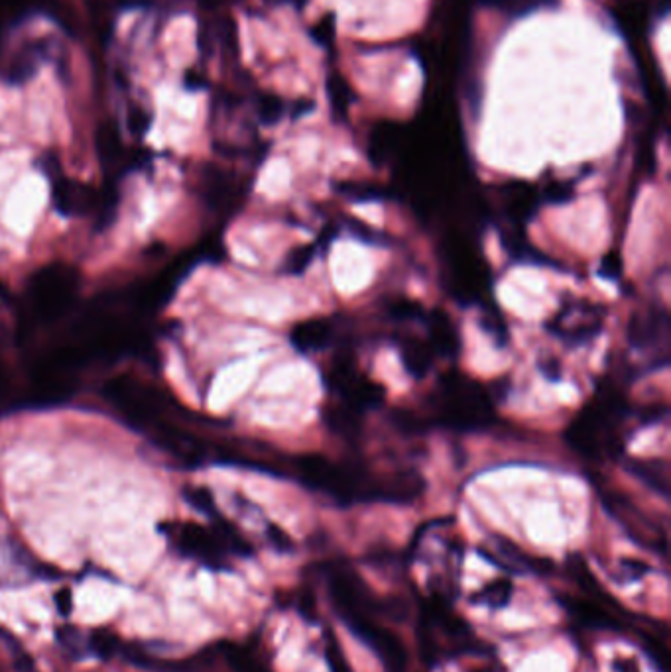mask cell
<instances>
[{
  "label": "cell",
  "instance_id": "1",
  "mask_svg": "<svg viewBox=\"0 0 671 672\" xmlns=\"http://www.w3.org/2000/svg\"><path fill=\"white\" fill-rule=\"evenodd\" d=\"M630 409L622 390L612 382H601L595 397L575 415L565 429V443L587 460H616L624 454V437L620 425Z\"/></svg>",
  "mask_w": 671,
  "mask_h": 672
},
{
  "label": "cell",
  "instance_id": "33",
  "mask_svg": "<svg viewBox=\"0 0 671 672\" xmlns=\"http://www.w3.org/2000/svg\"><path fill=\"white\" fill-rule=\"evenodd\" d=\"M323 655H325V663L329 667V672H353L343 649L337 643V637L333 635V631H325V645H323Z\"/></svg>",
  "mask_w": 671,
  "mask_h": 672
},
{
  "label": "cell",
  "instance_id": "13",
  "mask_svg": "<svg viewBox=\"0 0 671 672\" xmlns=\"http://www.w3.org/2000/svg\"><path fill=\"white\" fill-rule=\"evenodd\" d=\"M95 148H97L101 166L109 175H113V179L109 181H117V177L122 173L132 168H140L144 164V152H134V154L126 152L122 144L121 132L113 120H105L97 126Z\"/></svg>",
  "mask_w": 671,
  "mask_h": 672
},
{
  "label": "cell",
  "instance_id": "30",
  "mask_svg": "<svg viewBox=\"0 0 671 672\" xmlns=\"http://www.w3.org/2000/svg\"><path fill=\"white\" fill-rule=\"evenodd\" d=\"M321 250V246L315 242V244H305V246H298L294 250L288 252L286 260H284V266H282V272L286 276H302L305 270L311 266V262L315 260L317 252Z\"/></svg>",
  "mask_w": 671,
  "mask_h": 672
},
{
  "label": "cell",
  "instance_id": "15",
  "mask_svg": "<svg viewBox=\"0 0 671 672\" xmlns=\"http://www.w3.org/2000/svg\"><path fill=\"white\" fill-rule=\"evenodd\" d=\"M52 181V203L61 217H85L93 215L99 201V189L69 179L65 175H56Z\"/></svg>",
  "mask_w": 671,
  "mask_h": 672
},
{
  "label": "cell",
  "instance_id": "16",
  "mask_svg": "<svg viewBox=\"0 0 671 672\" xmlns=\"http://www.w3.org/2000/svg\"><path fill=\"white\" fill-rule=\"evenodd\" d=\"M670 336V315L662 307H650L648 311L636 313L628 325V340L634 348L648 350L662 346L668 350Z\"/></svg>",
  "mask_w": 671,
  "mask_h": 672
},
{
  "label": "cell",
  "instance_id": "26",
  "mask_svg": "<svg viewBox=\"0 0 671 672\" xmlns=\"http://www.w3.org/2000/svg\"><path fill=\"white\" fill-rule=\"evenodd\" d=\"M512 590H514V584L506 578H500V580L488 582L487 586H483L479 592H475L471 596V602L479 604V606H485L488 610H502L504 606H508V602L512 598Z\"/></svg>",
  "mask_w": 671,
  "mask_h": 672
},
{
  "label": "cell",
  "instance_id": "19",
  "mask_svg": "<svg viewBox=\"0 0 671 672\" xmlns=\"http://www.w3.org/2000/svg\"><path fill=\"white\" fill-rule=\"evenodd\" d=\"M424 321H426L427 336H429L427 344L431 346L433 354L441 358H457L461 340H459V331L455 323L451 321V317L441 309H433L431 313H427Z\"/></svg>",
  "mask_w": 671,
  "mask_h": 672
},
{
  "label": "cell",
  "instance_id": "11",
  "mask_svg": "<svg viewBox=\"0 0 671 672\" xmlns=\"http://www.w3.org/2000/svg\"><path fill=\"white\" fill-rule=\"evenodd\" d=\"M603 313V307L587 301L581 305H565L549 323L548 331L569 344H585L601 333Z\"/></svg>",
  "mask_w": 671,
  "mask_h": 672
},
{
  "label": "cell",
  "instance_id": "21",
  "mask_svg": "<svg viewBox=\"0 0 671 672\" xmlns=\"http://www.w3.org/2000/svg\"><path fill=\"white\" fill-rule=\"evenodd\" d=\"M624 468L652 492L670 498V468L664 460L654 458H626Z\"/></svg>",
  "mask_w": 671,
  "mask_h": 672
},
{
  "label": "cell",
  "instance_id": "24",
  "mask_svg": "<svg viewBox=\"0 0 671 672\" xmlns=\"http://www.w3.org/2000/svg\"><path fill=\"white\" fill-rule=\"evenodd\" d=\"M400 354H402L404 368H406V372H408L412 378H416V380H424L427 374L431 372L435 354H433L431 346H429L427 342H424V340H418V338H406V340L400 344Z\"/></svg>",
  "mask_w": 671,
  "mask_h": 672
},
{
  "label": "cell",
  "instance_id": "48",
  "mask_svg": "<svg viewBox=\"0 0 671 672\" xmlns=\"http://www.w3.org/2000/svg\"><path fill=\"white\" fill-rule=\"evenodd\" d=\"M2 384H4V376H2V366H0V390H2Z\"/></svg>",
  "mask_w": 671,
  "mask_h": 672
},
{
  "label": "cell",
  "instance_id": "43",
  "mask_svg": "<svg viewBox=\"0 0 671 672\" xmlns=\"http://www.w3.org/2000/svg\"><path fill=\"white\" fill-rule=\"evenodd\" d=\"M329 95H331V105L335 111L347 112V97H349V89L343 81H339V85H329Z\"/></svg>",
  "mask_w": 671,
  "mask_h": 672
},
{
  "label": "cell",
  "instance_id": "37",
  "mask_svg": "<svg viewBox=\"0 0 671 672\" xmlns=\"http://www.w3.org/2000/svg\"><path fill=\"white\" fill-rule=\"evenodd\" d=\"M392 421H394L396 429L400 433H406V435H420L426 429V423L416 413L406 411V409H396L394 415H392Z\"/></svg>",
  "mask_w": 671,
  "mask_h": 672
},
{
  "label": "cell",
  "instance_id": "35",
  "mask_svg": "<svg viewBox=\"0 0 671 672\" xmlns=\"http://www.w3.org/2000/svg\"><path fill=\"white\" fill-rule=\"evenodd\" d=\"M183 498H185L187 504L195 507L199 513L207 515L209 519L215 517V515H219L217 505H215V498H213V494L207 488H185L183 490Z\"/></svg>",
  "mask_w": 671,
  "mask_h": 672
},
{
  "label": "cell",
  "instance_id": "40",
  "mask_svg": "<svg viewBox=\"0 0 671 672\" xmlns=\"http://www.w3.org/2000/svg\"><path fill=\"white\" fill-rule=\"evenodd\" d=\"M622 270H624V264H622L620 254L616 250H610L609 254H605L603 260H601L599 276L610 281L620 280L622 278Z\"/></svg>",
  "mask_w": 671,
  "mask_h": 672
},
{
  "label": "cell",
  "instance_id": "10",
  "mask_svg": "<svg viewBox=\"0 0 671 672\" xmlns=\"http://www.w3.org/2000/svg\"><path fill=\"white\" fill-rule=\"evenodd\" d=\"M325 386L327 390L337 395L339 401H345L347 405L359 409L365 413L368 409H376L384 403V388L372 380H368L349 360L337 362L327 374H325Z\"/></svg>",
  "mask_w": 671,
  "mask_h": 672
},
{
  "label": "cell",
  "instance_id": "44",
  "mask_svg": "<svg viewBox=\"0 0 671 672\" xmlns=\"http://www.w3.org/2000/svg\"><path fill=\"white\" fill-rule=\"evenodd\" d=\"M648 572V566H644L638 560H624L622 562V574L626 580H638Z\"/></svg>",
  "mask_w": 671,
  "mask_h": 672
},
{
  "label": "cell",
  "instance_id": "31",
  "mask_svg": "<svg viewBox=\"0 0 671 672\" xmlns=\"http://www.w3.org/2000/svg\"><path fill=\"white\" fill-rule=\"evenodd\" d=\"M56 639H58L61 649L73 659H81L89 651L87 641H83L81 631L73 625H61L60 629L56 631Z\"/></svg>",
  "mask_w": 671,
  "mask_h": 672
},
{
  "label": "cell",
  "instance_id": "14",
  "mask_svg": "<svg viewBox=\"0 0 671 672\" xmlns=\"http://www.w3.org/2000/svg\"><path fill=\"white\" fill-rule=\"evenodd\" d=\"M201 183H203L201 189L203 199L211 211L229 215L241 207L246 191L241 187L235 173L219 166H207L203 169Z\"/></svg>",
  "mask_w": 671,
  "mask_h": 672
},
{
  "label": "cell",
  "instance_id": "12",
  "mask_svg": "<svg viewBox=\"0 0 671 672\" xmlns=\"http://www.w3.org/2000/svg\"><path fill=\"white\" fill-rule=\"evenodd\" d=\"M561 608L567 612V616L575 621V625L585 627V629H595V631H618L624 633L628 627L636 631L632 623H624L622 616H626L628 610H610V598L605 600H585V598H575V596H561L559 598Z\"/></svg>",
  "mask_w": 671,
  "mask_h": 672
},
{
  "label": "cell",
  "instance_id": "3",
  "mask_svg": "<svg viewBox=\"0 0 671 672\" xmlns=\"http://www.w3.org/2000/svg\"><path fill=\"white\" fill-rule=\"evenodd\" d=\"M433 415L439 427L457 433L483 431L496 421L487 388L457 370L441 376L437 392L433 393Z\"/></svg>",
  "mask_w": 671,
  "mask_h": 672
},
{
  "label": "cell",
  "instance_id": "45",
  "mask_svg": "<svg viewBox=\"0 0 671 672\" xmlns=\"http://www.w3.org/2000/svg\"><path fill=\"white\" fill-rule=\"evenodd\" d=\"M56 608H58L60 616H71V610H73V596H71V590H69V588H61L60 592L56 594Z\"/></svg>",
  "mask_w": 671,
  "mask_h": 672
},
{
  "label": "cell",
  "instance_id": "46",
  "mask_svg": "<svg viewBox=\"0 0 671 672\" xmlns=\"http://www.w3.org/2000/svg\"><path fill=\"white\" fill-rule=\"evenodd\" d=\"M612 671L640 672V669H638V663H636L634 659H622V657H618V659L612 663Z\"/></svg>",
  "mask_w": 671,
  "mask_h": 672
},
{
  "label": "cell",
  "instance_id": "42",
  "mask_svg": "<svg viewBox=\"0 0 671 672\" xmlns=\"http://www.w3.org/2000/svg\"><path fill=\"white\" fill-rule=\"evenodd\" d=\"M266 537L270 541V545L278 551V553H292L294 551V541L288 537V533L284 529H280L278 525H268L266 529Z\"/></svg>",
  "mask_w": 671,
  "mask_h": 672
},
{
  "label": "cell",
  "instance_id": "47",
  "mask_svg": "<svg viewBox=\"0 0 671 672\" xmlns=\"http://www.w3.org/2000/svg\"><path fill=\"white\" fill-rule=\"evenodd\" d=\"M148 0H117V4L121 6V8H134V6H142V4H146Z\"/></svg>",
  "mask_w": 671,
  "mask_h": 672
},
{
  "label": "cell",
  "instance_id": "4",
  "mask_svg": "<svg viewBox=\"0 0 671 672\" xmlns=\"http://www.w3.org/2000/svg\"><path fill=\"white\" fill-rule=\"evenodd\" d=\"M443 260L449 295L463 307L483 305L490 293V270L469 234L453 230L443 240Z\"/></svg>",
  "mask_w": 671,
  "mask_h": 672
},
{
  "label": "cell",
  "instance_id": "28",
  "mask_svg": "<svg viewBox=\"0 0 671 672\" xmlns=\"http://www.w3.org/2000/svg\"><path fill=\"white\" fill-rule=\"evenodd\" d=\"M337 191L351 201H386L392 197V191L374 183H355L343 181L337 185Z\"/></svg>",
  "mask_w": 671,
  "mask_h": 672
},
{
  "label": "cell",
  "instance_id": "29",
  "mask_svg": "<svg viewBox=\"0 0 671 672\" xmlns=\"http://www.w3.org/2000/svg\"><path fill=\"white\" fill-rule=\"evenodd\" d=\"M36 63H38V46H28L24 48L18 56L14 57L8 65L6 79L14 85H20L28 81L36 73Z\"/></svg>",
  "mask_w": 671,
  "mask_h": 672
},
{
  "label": "cell",
  "instance_id": "2",
  "mask_svg": "<svg viewBox=\"0 0 671 672\" xmlns=\"http://www.w3.org/2000/svg\"><path fill=\"white\" fill-rule=\"evenodd\" d=\"M418 649L427 667L435 669L461 655H483L487 645L463 617L453 612L451 602L429 596L420 608Z\"/></svg>",
  "mask_w": 671,
  "mask_h": 672
},
{
  "label": "cell",
  "instance_id": "18",
  "mask_svg": "<svg viewBox=\"0 0 671 672\" xmlns=\"http://www.w3.org/2000/svg\"><path fill=\"white\" fill-rule=\"evenodd\" d=\"M481 555L494 566L512 574H546L551 570V562L526 555L504 537H494L492 549H481Z\"/></svg>",
  "mask_w": 671,
  "mask_h": 672
},
{
  "label": "cell",
  "instance_id": "23",
  "mask_svg": "<svg viewBox=\"0 0 671 672\" xmlns=\"http://www.w3.org/2000/svg\"><path fill=\"white\" fill-rule=\"evenodd\" d=\"M502 238V246L508 252V256L514 262H522V264H534V266H553L548 260L546 254H542L534 244L528 242L524 228L520 226H506L500 234Z\"/></svg>",
  "mask_w": 671,
  "mask_h": 672
},
{
  "label": "cell",
  "instance_id": "32",
  "mask_svg": "<svg viewBox=\"0 0 671 672\" xmlns=\"http://www.w3.org/2000/svg\"><path fill=\"white\" fill-rule=\"evenodd\" d=\"M0 637L6 639V647L10 651L12 657V669L16 672H40L36 661L32 659V655L20 645V641L16 637H12L6 629H0Z\"/></svg>",
  "mask_w": 671,
  "mask_h": 672
},
{
  "label": "cell",
  "instance_id": "8",
  "mask_svg": "<svg viewBox=\"0 0 671 672\" xmlns=\"http://www.w3.org/2000/svg\"><path fill=\"white\" fill-rule=\"evenodd\" d=\"M201 262H205V258H203L199 246L193 248V250L183 252L182 256H178L158 278L144 283L140 289L134 291V295H132L134 307L140 313H158V311H162L172 301V297L176 295V291L182 285V281Z\"/></svg>",
  "mask_w": 671,
  "mask_h": 672
},
{
  "label": "cell",
  "instance_id": "38",
  "mask_svg": "<svg viewBox=\"0 0 671 672\" xmlns=\"http://www.w3.org/2000/svg\"><path fill=\"white\" fill-rule=\"evenodd\" d=\"M126 122H128V130L134 134V136H144L152 124V114L146 111L144 107L140 105H134L128 109V116H126Z\"/></svg>",
  "mask_w": 671,
  "mask_h": 672
},
{
  "label": "cell",
  "instance_id": "17",
  "mask_svg": "<svg viewBox=\"0 0 671 672\" xmlns=\"http://www.w3.org/2000/svg\"><path fill=\"white\" fill-rule=\"evenodd\" d=\"M500 199H502V213L510 226L524 228L538 213L540 193L530 183L524 181L504 183L500 187Z\"/></svg>",
  "mask_w": 671,
  "mask_h": 672
},
{
  "label": "cell",
  "instance_id": "39",
  "mask_svg": "<svg viewBox=\"0 0 671 672\" xmlns=\"http://www.w3.org/2000/svg\"><path fill=\"white\" fill-rule=\"evenodd\" d=\"M390 315L398 321H410V319H418V317H424V309L414 303V301H406V299H398L394 303H390L388 307Z\"/></svg>",
  "mask_w": 671,
  "mask_h": 672
},
{
  "label": "cell",
  "instance_id": "36",
  "mask_svg": "<svg viewBox=\"0 0 671 672\" xmlns=\"http://www.w3.org/2000/svg\"><path fill=\"white\" fill-rule=\"evenodd\" d=\"M284 111H286V107H284L282 99L276 97V95H262V97L258 99L256 112H258L260 122L266 124V126L276 124V122L284 116Z\"/></svg>",
  "mask_w": 671,
  "mask_h": 672
},
{
  "label": "cell",
  "instance_id": "20",
  "mask_svg": "<svg viewBox=\"0 0 671 672\" xmlns=\"http://www.w3.org/2000/svg\"><path fill=\"white\" fill-rule=\"evenodd\" d=\"M321 419L331 433L347 441H355L363 431V413L339 399L321 409Z\"/></svg>",
  "mask_w": 671,
  "mask_h": 672
},
{
  "label": "cell",
  "instance_id": "25",
  "mask_svg": "<svg viewBox=\"0 0 671 672\" xmlns=\"http://www.w3.org/2000/svg\"><path fill=\"white\" fill-rule=\"evenodd\" d=\"M211 523H213L211 529L217 535L223 549L227 551V555H235V557H241V559H250L254 555L252 545L244 539L241 531L229 519H225L221 513L211 517Z\"/></svg>",
  "mask_w": 671,
  "mask_h": 672
},
{
  "label": "cell",
  "instance_id": "7",
  "mask_svg": "<svg viewBox=\"0 0 671 672\" xmlns=\"http://www.w3.org/2000/svg\"><path fill=\"white\" fill-rule=\"evenodd\" d=\"M158 529L185 559L195 560L211 570H231L229 555L213 529L197 523H162Z\"/></svg>",
  "mask_w": 671,
  "mask_h": 672
},
{
  "label": "cell",
  "instance_id": "41",
  "mask_svg": "<svg viewBox=\"0 0 671 672\" xmlns=\"http://www.w3.org/2000/svg\"><path fill=\"white\" fill-rule=\"evenodd\" d=\"M544 199L551 205H561L573 199V185L563 181H551L544 189Z\"/></svg>",
  "mask_w": 671,
  "mask_h": 672
},
{
  "label": "cell",
  "instance_id": "34",
  "mask_svg": "<svg viewBox=\"0 0 671 672\" xmlns=\"http://www.w3.org/2000/svg\"><path fill=\"white\" fill-rule=\"evenodd\" d=\"M485 307L487 309H485V313L481 317V329L488 336H492L498 346H506V342H508V329H506V323H504L500 311L494 305H485Z\"/></svg>",
  "mask_w": 671,
  "mask_h": 672
},
{
  "label": "cell",
  "instance_id": "5",
  "mask_svg": "<svg viewBox=\"0 0 671 672\" xmlns=\"http://www.w3.org/2000/svg\"><path fill=\"white\" fill-rule=\"evenodd\" d=\"M105 399L117 407L128 427L138 433H148L154 425L164 421L166 411L174 399L160 388L142 384L132 376H119L105 384Z\"/></svg>",
  "mask_w": 671,
  "mask_h": 672
},
{
  "label": "cell",
  "instance_id": "6",
  "mask_svg": "<svg viewBox=\"0 0 671 672\" xmlns=\"http://www.w3.org/2000/svg\"><path fill=\"white\" fill-rule=\"evenodd\" d=\"M81 285L77 268L65 262H52L30 278L28 305L32 317L40 323H54L73 305Z\"/></svg>",
  "mask_w": 671,
  "mask_h": 672
},
{
  "label": "cell",
  "instance_id": "27",
  "mask_svg": "<svg viewBox=\"0 0 671 672\" xmlns=\"http://www.w3.org/2000/svg\"><path fill=\"white\" fill-rule=\"evenodd\" d=\"M122 641L119 639V635L111 629H95L89 633V639H87V649L97 655L101 661H111L113 657L121 655Z\"/></svg>",
  "mask_w": 671,
  "mask_h": 672
},
{
  "label": "cell",
  "instance_id": "9",
  "mask_svg": "<svg viewBox=\"0 0 671 672\" xmlns=\"http://www.w3.org/2000/svg\"><path fill=\"white\" fill-rule=\"evenodd\" d=\"M599 494L605 509L622 525V529L634 543L644 545L652 551H660L666 557L668 553L666 533L652 519H648L636 505L616 490L599 486Z\"/></svg>",
  "mask_w": 671,
  "mask_h": 672
},
{
  "label": "cell",
  "instance_id": "22",
  "mask_svg": "<svg viewBox=\"0 0 671 672\" xmlns=\"http://www.w3.org/2000/svg\"><path fill=\"white\" fill-rule=\"evenodd\" d=\"M333 325L327 319H309L298 323L292 333L290 342L300 354H313L327 348L333 340Z\"/></svg>",
  "mask_w": 671,
  "mask_h": 672
}]
</instances>
